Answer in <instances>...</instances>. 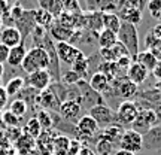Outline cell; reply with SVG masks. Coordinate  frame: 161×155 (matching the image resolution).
I'll return each instance as SVG.
<instances>
[{
	"instance_id": "cell-34",
	"label": "cell",
	"mask_w": 161,
	"mask_h": 155,
	"mask_svg": "<svg viewBox=\"0 0 161 155\" xmlns=\"http://www.w3.org/2000/svg\"><path fill=\"white\" fill-rule=\"evenodd\" d=\"M35 118L37 119V122H39V125H40V128H42V130H49V128H52L51 112L43 110V109H37Z\"/></svg>"
},
{
	"instance_id": "cell-40",
	"label": "cell",
	"mask_w": 161,
	"mask_h": 155,
	"mask_svg": "<svg viewBox=\"0 0 161 155\" xmlns=\"http://www.w3.org/2000/svg\"><path fill=\"white\" fill-rule=\"evenodd\" d=\"M112 49V52H114V55H115V61L116 60H119V58L122 57H130V54H128V51H127V48L122 43H119V42H116L115 45L110 48ZM131 58V57H130Z\"/></svg>"
},
{
	"instance_id": "cell-42",
	"label": "cell",
	"mask_w": 161,
	"mask_h": 155,
	"mask_svg": "<svg viewBox=\"0 0 161 155\" xmlns=\"http://www.w3.org/2000/svg\"><path fill=\"white\" fill-rule=\"evenodd\" d=\"M8 55H9V48L0 43V64H5L8 61Z\"/></svg>"
},
{
	"instance_id": "cell-31",
	"label": "cell",
	"mask_w": 161,
	"mask_h": 155,
	"mask_svg": "<svg viewBox=\"0 0 161 155\" xmlns=\"http://www.w3.org/2000/svg\"><path fill=\"white\" fill-rule=\"evenodd\" d=\"M114 145H118L116 142L110 140L109 137L103 136L102 133H98L97 136V154L98 155H110L114 151Z\"/></svg>"
},
{
	"instance_id": "cell-10",
	"label": "cell",
	"mask_w": 161,
	"mask_h": 155,
	"mask_svg": "<svg viewBox=\"0 0 161 155\" xmlns=\"http://www.w3.org/2000/svg\"><path fill=\"white\" fill-rule=\"evenodd\" d=\"M15 29L19 31V35L23 37V42L30 35H31V31L35 30L36 27V21H35V9H24L23 14H21V17L18 18L17 21H15Z\"/></svg>"
},
{
	"instance_id": "cell-15",
	"label": "cell",
	"mask_w": 161,
	"mask_h": 155,
	"mask_svg": "<svg viewBox=\"0 0 161 155\" xmlns=\"http://www.w3.org/2000/svg\"><path fill=\"white\" fill-rule=\"evenodd\" d=\"M0 43L8 46L11 49L14 46H18V45H21V43H24V42H23L21 35H19V31L14 25H6V27H3V29L0 30Z\"/></svg>"
},
{
	"instance_id": "cell-30",
	"label": "cell",
	"mask_w": 161,
	"mask_h": 155,
	"mask_svg": "<svg viewBox=\"0 0 161 155\" xmlns=\"http://www.w3.org/2000/svg\"><path fill=\"white\" fill-rule=\"evenodd\" d=\"M55 18L52 17L49 12L43 11V9H35V21H36V25H39L42 29L45 30H49V27L52 25Z\"/></svg>"
},
{
	"instance_id": "cell-48",
	"label": "cell",
	"mask_w": 161,
	"mask_h": 155,
	"mask_svg": "<svg viewBox=\"0 0 161 155\" xmlns=\"http://www.w3.org/2000/svg\"><path fill=\"white\" fill-rule=\"evenodd\" d=\"M3 72H5V66L0 64V79H2V76H3Z\"/></svg>"
},
{
	"instance_id": "cell-28",
	"label": "cell",
	"mask_w": 161,
	"mask_h": 155,
	"mask_svg": "<svg viewBox=\"0 0 161 155\" xmlns=\"http://www.w3.org/2000/svg\"><path fill=\"white\" fill-rule=\"evenodd\" d=\"M37 3H39L40 9L49 12L54 18H57L58 15L64 11L63 5H61V2H60V0H37Z\"/></svg>"
},
{
	"instance_id": "cell-3",
	"label": "cell",
	"mask_w": 161,
	"mask_h": 155,
	"mask_svg": "<svg viewBox=\"0 0 161 155\" xmlns=\"http://www.w3.org/2000/svg\"><path fill=\"white\" fill-rule=\"evenodd\" d=\"M160 124L158 121V116L152 109H140L139 110L137 118L134 119L131 125H130V130L139 133V134H146L151 128H154L155 125Z\"/></svg>"
},
{
	"instance_id": "cell-46",
	"label": "cell",
	"mask_w": 161,
	"mask_h": 155,
	"mask_svg": "<svg viewBox=\"0 0 161 155\" xmlns=\"http://www.w3.org/2000/svg\"><path fill=\"white\" fill-rule=\"evenodd\" d=\"M78 155H94V152H92L90 148H85V146H82L79 151V154Z\"/></svg>"
},
{
	"instance_id": "cell-50",
	"label": "cell",
	"mask_w": 161,
	"mask_h": 155,
	"mask_svg": "<svg viewBox=\"0 0 161 155\" xmlns=\"http://www.w3.org/2000/svg\"><path fill=\"white\" fill-rule=\"evenodd\" d=\"M8 2H11V3H12V2H14V0H8Z\"/></svg>"
},
{
	"instance_id": "cell-7",
	"label": "cell",
	"mask_w": 161,
	"mask_h": 155,
	"mask_svg": "<svg viewBox=\"0 0 161 155\" xmlns=\"http://www.w3.org/2000/svg\"><path fill=\"white\" fill-rule=\"evenodd\" d=\"M76 131H78V139L76 140H84V142H91V139H96L98 134L100 128H98L97 122L92 119L90 115L80 116L78 122H76Z\"/></svg>"
},
{
	"instance_id": "cell-51",
	"label": "cell",
	"mask_w": 161,
	"mask_h": 155,
	"mask_svg": "<svg viewBox=\"0 0 161 155\" xmlns=\"http://www.w3.org/2000/svg\"><path fill=\"white\" fill-rule=\"evenodd\" d=\"M0 80H2V79H0Z\"/></svg>"
},
{
	"instance_id": "cell-5",
	"label": "cell",
	"mask_w": 161,
	"mask_h": 155,
	"mask_svg": "<svg viewBox=\"0 0 161 155\" xmlns=\"http://www.w3.org/2000/svg\"><path fill=\"white\" fill-rule=\"evenodd\" d=\"M116 113V124L124 128H130L134 119L139 115V106L131 100H127V102H121L119 106L115 110Z\"/></svg>"
},
{
	"instance_id": "cell-19",
	"label": "cell",
	"mask_w": 161,
	"mask_h": 155,
	"mask_svg": "<svg viewBox=\"0 0 161 155\" xmlns=\"http://www.w3.org/2000/svg\"><path fill=\"white\" fill-rule=\"evenodd\" d=\"M73 31H75V30L63 27V25L58 24L55 19H54L52 25L49 27V30H48V33H49V36H51V39L54 40V42H69L72 35H73Z\"/></svg>"
},
{
	"instance_id": "cell-22",
	"label": "cell",
	"mask_w": 161,
	"mask_h": 155,
	"mask_svg": "<svg viewBox=\"0 0 161 155\" xmlns=\"http://www.w3.org/2000/svg\"><path fill=\"white\" fill-rule=\"evenodd\" d=\"M118 17L122 23H128L133 25H139L142 21V11L137 8H121Z\"/></svg>"
},
{
	"instance_id": "cell-12",
	"label": "cell",
	"mask_w": 161,
	"mask_h": 155,
	"mask_svg": "<svg viewBox=\"0 0 161 155\" xmlns=\"http://www.w3.org/2000/svg\"><path fill=\"white\" fill-rule=\"evenodd\" d=\"M58 115L61 116L63 119L69 121L72 124L78 122V119L82 115V108L78 102H73V100H66L60 104V109H58Z\"/></svg>"
},
{
	"instance_id": "cell-36",
	"label": "cell",
	"mask_w": 161,
	"mask_h": 155,
	"mask_svg": "<svg viewBox=\"0 0 161 155\" xmlns=\"http://www.w3.org/2000/svg\"><path fill=\"white\" fill-rule=\"evenodd\" d=\"M79 80H80V76L78 75L76 72H73L72 69L67 70V72H64L63 75H61V82L66 84V85H75Z\"/></svg>"
},
{
	"instance_id": "cell-47",
	"label": "cell",
	"mask_w": 161,
	"mask_h": 155,
	"mask_svg": "<svg viewBox=\"0 0 161 155\" xmlns=\"http://www.w3.org/2000/svg\"><path fill=\"white\" fill-rule=\"evenodd\" d=\"M114 155H134L131 154V152H127V151H122V149H118L114 152Z\"/></svg>"
},
{
	"instance_id": "cell-6",
	"label": "cell",
	"mask_w": 161,
	"mask_h": 155,
	"mask_svg": "<svg viewBox=\"0 0 161 155\" xmlns=\"http://www.w3.org/2000/svg\"><path fill=\"white\" fill-rule=\"evenodd\" d=\"M88 115L91 116L92 119L97 122L98 128H106V127L109 125H114L116 124V113L115 110L109 108L108 104H97V106H94L91 109L88 110Z\"/></svg>"
},
{
	"instance_id": "cell-41",
	"label": "cell",
	"mask_w": 161,
	"mask_h": 155,
	"mask_svg": "<svg viewBox=\"0 0 161 155\" xmlns=\"http://www.w3.org/2000/svg\"><path fill=\"white\" fill-rule=\"evenodd\" d=\"M148 51H151L154 54V57H155L158 61H161V39H157L155 42H154V45L151 46Z\"/></svg>"
},
{
	"instance_id": "cell-11",
	"label": "cell",
	"mask_w": 161,
	"mask_h": 155,
	"mask_svg": "<svg viewBox=\"0 0 161 155\" xmlns=\"http://www.w3.org/2000/svg\"><path fill=\"white\" fill-rule=\"evenodd\" d=\"M60 104L61 103L58 102V98L55 97V94H54L49 88L40 91L39 94H37V98H36V106H37L39 109L48 110V112H55V113H58Z\"/></svg>"
},
{
	"instance_id": "cell-49",
	"label": "cell",
	"mask_w": 161,
	"mask_h": 155,
	"mask_svg": "<svg viewBox=\"0 0 161 155\" xmlns=\"http://www.w3.org/2000/svg\"><path fill=\"white\" fill-rule=\"evenodd\" d=\"M0 30H2V17H0Z\"/></svg>"
},
{
	"instance_id": "cell-29",
	"label": "cell",
	"mask_w": 161,
	"mask_h": 155,
	"mask_svg": "<svg viewBox=\"0 0 161 155\" xmlns=\"http://www.w3.org/2000/svg\"><path fill=\"white\" fill-rule=\"evenodd\" d=\"M118 42V37H116V33L110 31V30H102L97 36V43L98 48H112Z\"/></svg>"
},
{
	"instance_id": "cell-38",
	"label": "cell",
	"mask_w": 161,
	"mask_h": 155,
	"mask_svg": "<svg viewBox=\"0 0 161 155\" xmlns=\"http://www.w3.org/2000/svg\"><path fill=\"white\" fill-rule=\"evenodd\" d=\"M148 11L154 18H161V0H148Z\"/></svg>"
},
{
	"instance_id": "cell-9",
	"label": "cell",
	"mask_w": 161,
	"mask_h": 155,
	"mask_svg": "<svg viewBox=\"0 0 161 155\" xmlns=\"http://www.w3.org/2000/svg\"><path fill=\"white\" fill-rule=\"evenodd\" d=\"M55 52H57V57H58V60H60V63L69 64V66H72L78 58L85 55V54L82 51H79L76 46L70 45L69 42H55Z\"/></svg>"
},
{
	"instance_id": "cell-24",
	"label": "cell",
	"mask_w": 161,
	"mask_h": 155,
	"mask_svg": "<svg viewBox=\"0 0 161 155\" xmlns=\"http://www.w3.org/2000/svg\"><path fill=\"white\" fill-rule=\"evenodd\" d=\"M25 85V79L23 76H15V78H11L9 80L5 82V91L8 94V97H15L18 92L21 91Z\"/></svg>"
},
{
	"instance_id": "cell-1",
	"label": "cell",
	"mask_w": 161,
	"mask_h": 155,
	"mask_svg": "<svg viewBox=\"0 0 161 155\" xmlns=\"http://www.w3.org/2000/svg\"><path fill=\"white\" fill-rule=\"evenodd\" d=\"M48 64H49V58H48V54L45 52V49L33 46L25 54L21 69L25 75H30L37 70H48Z\"/></svg>"
},
{
	"instance_id": "cell-2",
	"label": "cell",
	"mask_w": 161,
	"mask_h": 155,
	"mask_svg": "<svg viewBox=\"0 0 161 155\" xmlns=\"http://www.w3.org/2000/svg\"><path fill=\"white\" fill-rule=\"evenodd\" d=\"M116 37H118V42L122 43L127 48V51L130 54L131 60L134 61L136 57H137V54L140 52L139 51V33H137L136 25L121 21V25H119L118 33H116Z\"/></svg>"
},
{
	"instance_id": "cell-43",
	"label": "cell",
	"mask_w": 161,
	"mask_h": 155,
	"mask_svg": "<svg viewBox=\"0 0 161 155\" xmlns=\"http://www.w3.org/2000/svg\"><path fill=\"white\" fill-rule=\"evenodd\" d=\"M6 103H8V94H6L5 88H3V86H0V112L5 109Z\"/></svg>"
},
{
	"instance_id": "cell-33",
	"label": "cell",
	"mask_w": 161,
	"mask_h": 155,
	"mask_svg": "<svg viewBox=\"0 0 161 155\" xmlns=\"http://www.w3.org/2000/svg\"><path fill=\"white\" fill-rule=\"evenodd\" d=\"M69 145H70V140L66 137V136L57 137L52 142V148H54L55 155H67V152H69Z\"/></svg>"
},
{
	"instance_id": "cell-13",
	"label": "cell",
	"mask_w": 161,
	"mask_h": 155,
	"mask_svg": "<svg viewBox=\"0 0 161 155\" xmlns=\"http://www.w3.org/2000/svg\"><path fill=\"white\" fill-rule=\"evenodd\" d=\"M102 12H91L84 11L82 12V23H80L79 30H88L94 33H100L103 30V23H102Z\"/></svg>"
},
{
	"instance_id": "cell-44",
	"label": "cell",
	"mask_w": 161,
	"mask_h": 155,
	"mask_svg": "<svg viewBox=\"0 0 161 155\" xmlns=\"http://www.w3.org/2000/svg\"><path fill=\"white\" fill-rule=\"evenodd\" d=\"M155 37H154V35H152V33H148V35H146V37H145V45H146V48H148V49H149L151 46L154 45V42H155Z\"/></svg>"
},
{
	"instance_id": "cell-37",
	"label": "cell",
	"mask_w": 161,
	"mask_h": 155,
	"mask_svg": "<svg viewBox=\"0 0 161 155\" xmlns=\"http://www.w3.org/2000/svg\"><path fill=\"white\" fill-rule=\"evenodd\" d=\"M61 5H63V9L66 12H82V6H80L79 0H60Z\"/></svg>"
},
{
	"instance_id": "cell-26",
	"label": "cell",
	"mask_w": 161,
	"mask_h": 155,
	"mask_svg": "<svg viewBox=\"0 0 161 155\" xmlns=\"http://www.w3.org/2000/svg\"><path fill=\"white\" fill-rule=\"evenodd\" d=\"M102 23H103V29L104 30H110L114 33H118L121 25V19L118 17V14L114 12H104L102 15Z\"/></svg>"
},
{
	"instance_id": "cell-27",
	"label": "cell",
	"mask_w": 161,
	"mask_h": 155,
	"mask_svg": "<svg viewBox=\"0 0 161 155\" xmlns=\"http://www.w3.org/2000/svg\"><path fill=\"white\" fill-rule=\"evenodd\" d=\"M134 61H137L139 64H142L148 72H152V70L155 69V66L158 64V60H157V58L154 57V54H152L151 51H148V49H146V51L139 52Z\"/></svg>"
},
{
	"instance_id": "cell-35",
	"label": "cell",
	"mask_w": 161,
	"mask_h": 155,
	"mask_svg": "<svg viewBox=\"0 0 161 155\" xmlns=\"http://www.w3.org/2000/svg\"><path fill=\"white\" fill-rule=\"evenodd\" d=\"M24 131H25V134H27V136H30L31 139L39 137V136H40L42 128H40L39 122H37V119H36L35 116H33V118H30V119L27 121V124L24 125Z\"/></svg>"
},
{
	"instance_id": "cell-18",
	"label": "cell",
	"mask_w": 161,
	"mask_h": 155,
	"mask_svg": "<svg viewBox=\"0 0 161 155\" xmlns=\"http://www.w3.org/2000/svg\"><path fill=\"white\" fill-rule=\"evenodd\" d=\"M136 96H137V85L130 82L127 78L118 76V97L127 102V100H131Z\"/></svg>"
},
{
	"instance_id": "cell-8",
	"label": "cell",
	"mask_w": 161,
	"mask_h": 155,
	"mask_svg": "<svg viewBox=\"0 0 161 155\" xmlns=\"http://www.w3.org/2000/svg\"><path fill=\"white\" fill-rule=\"evenodd\" d=\"M118 148L131 154H137L143 149V140H142V134L133 131L130 128H127L122 133V136L118 140Z\"/></svg>"
},
{
	"instance_id": "cell-25",
	"label": "cell",
	"mask_w": 161,
	"mask_h": 155,
	"mask_svg": "<svg viewBox=\"0 0 161 155\" xmlns=\"http://www.w3.org/2000/svg\"><path fill=\"white\" fill-rule=\"evenodd\" d=\"M37 94H39V91H36L35 88H31V86H29V85H24L23 90L17 94V98L25 102L27 106H29V109H33V108H36V98H37Z\"/></svg>"
},
{
	"instance_id": "cell-45",
	"label": "cell",
	"mask_w": 161,
	"mask_h": 155,
	"mask_svg": "<svg viewBox=\"0 0 161 155\" xmlns=\"http://www.w3.org/2000/svg\"><path fill=\"white\" fill-rule=\"evenodd\" d=\"M151 33L154 35L155 39H161V23L155 24V25H154V29L151 30Z\"/></svg>"
},
{
	"instance_id": "cell-23",
	"label": "cell",
	"mask_w": 161,
	"mask_h": 155,
	"mask_svg": "<svg viewBox=\"0 0 161 155\" xmlns=\"http://www.w3.org/2000/svg\"><path fill=\"white\" fill-rule=\"evenodd\" d=\"M88 84H90V86H91L94 91H97L98 94L106 92V90H108L109 85H110L109 79H108L102 72H96V73H92V75L90 76V82H88Z\"/></svg>"
},
{
	"instance_id": "cell-17",
	"label": "cell",
	"mask_w": 161,
	"mask_h": 155,
	"mask_svg": "<svg viewBox=\"0 0 161 155\" xmlns=\"http://www.w3.org/2000/svg\"><path fill=\"white\" fill-rule=\"evenodd\" d=\"M148 75H149V72L145 69L142 64H139L137 61H131V64L128 66V69L125 72L127 79L133 82V84H136L137 86L148 79Z\"/></svg>"
},
{
	"instance_id": "cell-39",
	"label": "cell",
	"mask_w": 161,
	"mask_h": 155,
	"mask_svg": "<svg viewBox=\"0 0 161 155\" xmlns=\"http://www.w3.org/2000/svg\"><path fill=\"white\" fill-rule=\"evenodd\" d=\"M2 121H3V124H6L8 127H17L19 125V118L14 115L12 112L9 110H3V113H2Z\"/></svg>"
},
{
	"instance_id": "cell-14",
	"label": "cell",
	"mask_w": 161,
	"mask_h": 155,
	"mask_svg": "<svg viewBox=\"0 0 161 155\" xmlns=\"http://www.w3.org/2000/svg\"><path fill=\"white\" fill-rule=\"evenodd\" d=\"M27 79H25V85L35 88L36 91H43L48 86L51 85V76L48 73V70H37V72H33L30 75H25Z\"/></svg>"
},
{
	"instance_id": "cell-21",
	"label": "cell",
	"mask_w": 161,
	"mask_h": 155,
	"mask_svg": "<svg viewBox=\"0 0 161 155\" xmlns=\"http://www.w3.org/2000/svg\"><path fill=\"white\" fill-rule=\"evenodd\" d=\"M25 54H27V48H25L24 43L11 48L9 49V55H8V61H6L8 66L9 67H21Z\"/></svg>"
},
{
	"instance_id": "cell-4",
	"label": "cell",
	"mask_w": 161,
	"mask_h": 155,
	"mask_svg": "<svg viewBox=\"0 0 161 155\" xmlns=\"http://www.w3.org/2000/svg\"><path fill=\"white\" fill-rule=\"evenodd\" d=\"M76 86H78L79 94H80V108H82V109L90 110L91 108L97 106V104L104 103L103 96L98 94L97 91H94L85 79H80L79 82L76 84Z\"/></svg>"
},
{
	"instance_id": "cell-32",
	"label": "cell",
	"mask_w": 161,
	"mask_h": 155,
	"mask_svg": "<svg viewBox=\"0 0 161 155\" xmlns=\"http://www.w3.org/2000/svg\"><path fill=\"white\" fill-rule=\"evenodd\" d=\"M9 112H12L14 115L17 116V118H23L25 113H27V110H29V106H27V103L25 102H23V100H19V98H15V100H12L11 104H9Z\"/></svg>"
},
{
	"instance_id": "cell-20",
	"label": "cell",
	"mask_w": 161,
	"mask_h": 155,
	"mask_svg": "<svg viewBox=\"0 0 161 155\" xmlns=\"http://www.w3.org/2000/svg\"><path fill=\"white\" fill-rule=\"evenodd\" d=\"M86 11L91 12H115L116 6L114 0H85Z\"/></svg>"
},
{
	"instance_id": "cell-16",
	"label": "cell",
	"mask_w": 161,
	"mask_h": 155,
	"mask_svg": "<svg viewBox=\"0 0 161 155\" xmlns=\"http://www.w3.org/2000/svg\"><path fill=\"white\" fill-rule=\"evenodd\" d=\"M145 151H160L161 149V124L151 128L149 131L142 136Z\"/></svg>"
}]
</instances>
